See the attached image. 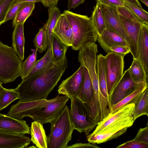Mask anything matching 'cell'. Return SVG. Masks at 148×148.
Here are the masks:
<instances>
[{"label":"cell","instance_id":"obj_49","mask_svg":"<svg viewBox=\"0 0 148 148\" xmlns=\"http://www.w3.org/2000/svg\"><path fill=\"white\" fill-rule=\"evenodd\" d=\"M2 84L0 82V94L1 92V90L3 88V87L2 86Z\"/></svg>","mask_w":148,"mask_h":148},{"label":"cell","instance_id":"obj_31","mask_svg":"<svg viewBox=\"0 0 148 148\" xmlns=\"http://www.w3.org/2000/svg\"><path fill=\"white\" fill-rule=\"evenodd\" d=\"M51 46L55 61H60L66 56V53L69 47L53 33L51 40Z\"/></svg>","mask_w":148,"mask_h":148},{"label":"cell","instance_id":"obj_51","mask_svg":"<svg viewBox=\"0 0 148 148\" xmlns=\"http://www.w3.org/2000/svg\"><path fill=\"white\" fill-rule=\"evenodd\" d=\"M29 148H37L36 147L34 146H32V147H28Z\"/></svg>","mask_w":148,"mask_h":148},{"label":"cell","instance_id":"obj_8","mask_svg":"<svg viewBox=\"0 0 148 148\" xmlns=\"http://www.w3.org/2000/svg\"><path fill=\"white\" fill-rule=\"evenodd\" d=\"M143 82H134L130 77L128 69L123 73L122 77L109 96L111 106L116 104L132 92Z\"/></svg>","mask_w":148,"mask_h":148},{"label":"cell","instance_id":"obj_46","mask_svg":"<svg viewBox=\"0 0 148 148\" xmlns=\"http://www.w3.org/2000/svg\"><path fill=\"white\" fill-rule=\"evenodd\" d=\"M126 1L136 5L139 7L142 8L141 4L137 0H124Z\"/></svg>","mask_w":148,"mask_h":148},{"label":"cell","instance_id":"obj_20","mask_svg":"<svg viewBox=\"0 0 148 148\" xmlns=\"http://www.w3.org/2000/svg\"><path fill=\"white\" fill-rule=\"evenodd\" d=\"M24 24L16 25L12 34V47L18 57L22 61L24 57L25 37Z\"/></svg>","mask_w":148,"mask_h":148},{"label":"cell","instance_id":"obj_7","mask_svg":"<svg viewBox=\"0 0 148 148\" xmlns=\"http://www.w3.org/2000/svg\"><path fill=\"white\" fill-rule=\"evenodd\" d=\"M67 96L58 95L55 98L49 99L45 106L38 110L29 117L34 121L43 125L50 123L55 119L62 110L69 99Z\"/></svg>","mask_w":148,"mask_h":148},{"label":"cell","instance_id":"obj_17","mask_svg":"<svg viewBox=\"0 0 148 148\" xmlns=\"http://www.w3.org/2000/svg\"><path fill=\"white\" fill-rule=\"evenodd\" d=\"M137 59L148 76V25L142 23L137 45Z\"/></svg>","mask_w":148,"mask_h":148},{"label":"cell","instance_id":"obj_16","mask_svg":"<svg viewBox=\"0 0 148 148\" xmlns=\"http://www.w3.org/2000/svg\"><path fill=\"white\" fill-rule=\"evenodd\" d=\"M97 40L107 54L110 52V49L112 47H128L127 41L121 35L113 31L107 29L100 36H98Z\"/></svg>","mask_w":148,"mask_h":148},{"label":"cell","instance_id":"obj_36","mask_svg":"<svg viewBox=\"0 0 148 148\" xmlns=\"http://www.w3.org/2000/svg\"><path fill=\"white\" fill-rule=\"evenodd\" d=\"M117 9L119 14L125 18L141 23H145L143 21L136 16L125 5L123 6L117 7Z\"/></svg>","mask_w":148,"mask_h":148},{"label":"cell","instance_id":"obj_6","mask_svg":"<svg viewBox=\"0 0 148 148\" xmlns=\"http://www.w3.org/2000/svg\"><path fill=\"white\" fill-rule=\"evenodd\" d=\"M71 100L69 114L74 129L81 133L84 132L88 136L96 127L97 124L90 120L80 100L76 97Z\"/></svg>","mask_w":148,"mask_h":148},{"label":"cell","instance_id":"obj_35","mask_svg":"<svg viewBox=\"0 0 148 148\" xmlns=\"http://www.w3.org/2000/svg\"><path fill=\"white\" fill-rule=\"evenodd\" d=\"M124 3L136 16L143 21L145 23L148 25V13L147 12L142 8L124 0Z\"/></svg>","mask_w":148,"mask_h":148},{"label":"cell","instance_id":"obj_32","mask_svg":"<svg viewBox=\"0 0 148 148\" xmlns=\"http://www.w3.org/2000/svg\"><path fill=\"white\" fill-rule=\"evenodd\" d=\"M33 43L39 53H42L46 50L49 45V39L46 23L36 35Z\"/></svg>","mask_w":148,"mask_h":148},{"label":"cell","instance_id":"obj_15","mask_svg":"<svg viewBox=\"0 0 148 148\" xmlns=\"http://www.w3.org/2000/svg\"><path fill=\"white\" fill-rule=\"evenodd\" d=\"M128 39V45L133 58L137 59V45L142 23L127 19L119 15Z\"/></svg>","mask_w":148,"mask_h":148},{"label":"cell","instance_id":"obj_21","mask_svg":"<svg viewBox=\"0 0 148 148\" xmlns=\"http://www.w3.org/2000/svg\"><path fill=\"white\" fill-rule=\"evenodd\" d=\"M31 141L38 148H47V137L42 124L34 121L30 128Z\"/></svg>","mask_w":148,"mask_h":148},{"label":"cell","instance_id":"obj_5","mask_svg":"<svg viewBox=\"0 0 148 148\" xmlns=\"http://www.w3.org/2000/svg\"><path fill=\"white\" fill-rule=\"evenodd\" d=\"M125 55L111 52L105 56L106 61L107 90L109 96L122 77Z\"/></svg>","mask_w":148,"mask_h":148},{"label":"cell","instance_id":"obj_38","mask_svg":"<svg viewBox=\"0 0 148 148\" xmlns=\"http://www.w3.org/2000/svg\"><path fill=\"white\" fill-rule=\"evenodd\" d=\"M134 140L148 144V127L147 123V126L143 128H140L138 131Z\"/></svg>","mask_w":148,"mask_h":148},{"label":"cell","instance_id":"obj_3","mask_svg":"<svg viewBox=\"0 0 148 148\" xmlns=\"http://www.w3.org/2000/svg\"><path fill=\"white\" fill-rule=\"evenodd\" d=\"M50 123V131L47 136V148H67L74 130L68 107L66 105L58 116Z\"/></svg>","mask_w":148,"mask_h":148},{"label":"cell","instance_id":"obj_33","mask_svg":"<svg viewBox=\"0 0 148 148\" xmlns=\"http://www.w3.org/2000/svg\"><path fill=\"white\" fill-rule=\"evenodd\" d=\"M19 99L18 94L15 89H6L3 87L0 94V111Z\"/></svg>","mask_w":148,"mask_h":148},{"label":"cell","instance_id":"obj_11","mask_svg":"<svg viewBox=\"0 0 148 148\" xmlns=\"http://www.w3.org/2000/svg\"><path fill=\"white\" fill-rule=\"evenodd\" d=\"M132 126L130 123H124L104 129L96 134L91 133L87 136L89 143L100 144L116 138L125 134L127 129Z\"/></svg>","mask_w":148,"mask_h":148},{"label":"cell","instance_id":"obj_42","mask_svg":"<svg viewBox=\"0 0 148 148\" xmlns=\"http://www.w3.org/2000/svg\"><path fill=\"white\" fill-rule=\"evenodd\" d=\"M110 49V52H114L125 56L130 53V51L128 47L115 46L111 47Z\"/></svg>","mask_w":148,"mask_h":148},{"label":"cell","instance_id":"obj_19","mask_svg":"<svg viewBox=\"0 0 148 148\" xmlns=\"http://www.w3.org/2000/svg\"><path fill=\"white\" fill-rule=\"evenodd\" d=\"M29 137L25 135L8 133L0 131V148H23L30 143Z\"/></svg>","mask_w":148,"mask_h":148},{"label":"cell","instance_id":"obj_48","mask_svg":"<svg viewBox=\"0 0 148 148\" xmlns=\"http://www.w3.org/2000/svg\"><path fill=\"white\" fill-rule=\"evenodd\" d=\"M144 4L147 7H148V0H137Z\"/></svg>","mask_w":148,"mask_h":148},{"label":"cell","instance_id":"obj_44","mask_svg":"<svg viewBox=\"0 0 148 148\" xmlns=\"http://www.w3.org/2000/svg\"><path fill=\"white\" fill-rule=\"evenodd\" d=\"M85 0H69L67 8L68 10L70 11L72 9H73L79 5L83 3Z\"/></svg>","mask_w":148,"mask_h":148},{"label":"cell","instance_id":"obj_26","mask_svg":"<svg viewBox=\"0 0 148 148\" xmlns=\"http://www.w3.org/2000/svg\"><path fill=\"white\" fill-rule=\"evenodd\" d=\"M92 24L98 36H100L106 29L104 16L102 13L101 4L97 2L90 17Z\"/></svg>","mask_w":148,"mask_h":148},{"label":"cell","instance_id":"obj_25","mask_svg":"<svg viewBox=\"0 0 148 148\" xmlns=\"http://www.w3.org/2000/svg\"><path fill=\"white\" fill-rule=\"evenodd\" d=\"M55 62L51 46L47 49L44 56L39 60H37L35 66L28 75L22 79L29 78L41 72L49 67Z\"/></svg>","mask_w":148,"mask_h":148},{"label":"cell","instance_id":"obj_22","mask_svg":"<svg viewBox=\"0 0 148 148\" xmlns=\"http://www.w3.org/2000/svg\"><path fill=\"white\" fill-rule=\"evenodd\" d=\"M96 67L99 88L103 95L109 100L107 86L106 59L102 54H100L97 56Z\"/></svg>","mask_w":148,"mask_h":148},{"label":"cell","instance_id":"obj_43","mask_svg":"<svg viewBox=\"0 0 148 148\" xmlns=\"http://www.w3.org/2000/svg\"><path fill=\"white\" fill-rule=\"evenodd\" d=\"M99 148L96 144L78 143L68 146L67 148Z\"/></svg>","mask_w":148,"mask_h":148},{"label":"cell","instance_id":"obj_39","mask_svg":"<svg viewBox=\"0 0 148 148\" xmlns=\"http://www.w3.org/2000/svg\"><path fill=\"white\" fill-rule=\"evenodd\" d=\"M22 3L18 0H16L7 13L5 22L9 20L13 21L14 20L20 6Z\"/></svg>","mask_w":148,"mask_h":148},{"label":"cell","instance_id":"obj_52","mask_svg":"<svg viewBox=\"0 0 148 148\" xmlns=\"http://www.w3.org/2000/svg\"></svg>","mask_w":148,"mask_h":148},{"label":"cell","instance_id":"obj_45","mask_svg":"<svg viewBox=\"0 0 148 148\" xmlns=\"http://www.w3.org/2000/svg\"><path fill=\"white\" fill-rule=\"evenodd\" d=\"M59 0H41V2L43 5L47 7L57 6Z\"/></svg>","mask_w":148,"mask_h":148},{"label":"cell","instance_id":"obj_41","mask_svg":"<svg viewBox=\"0 0 148 148\" xmlns=\"http://www.w3.org/2000/svg\"><path fill=\"white\" fill-rule=\"evenodd\" d=\"M101 4L107 6L122 7L124 6V0H96Z\"/></svg>","mask_w":148,"mask_h":148},{"label":"cell","instance_id":"obj_14","mask_svg":"<svg viewBox=\"0 0 148 148\" xmlns=\"http://www.w3.org/2000/svg\"><path fill=\"white\" fill-rule=\"evenodd\" d=\"M0 131L11 134L25 135L30 133V128L25 121L0 113Z\"/></svg>","mask_w":148,"mask_h":148},{"label":"cell","instance_id":"obj_1","mask_svg":"<svg viewBox=\"0 0 148 148\" xmlns=\"http://www.w3.org/2000/svg\"><path fill=\"white\" fill-rule=\"evenodd\" d=\"M67 62L65 56L41 72L29 78L22 79L15 88L19 100L28 101L47 99L68 68Z\"/></svg>","mask_w":148,"mask_h":148},{"label":"cell","instance_id":"obj_29","mask_svg":"<svg viewBox=\"0 0 148 148\" xmlns=\"http://www.w3.org/2000/svg\"><path fill=\"white\" fill-rule=\"evenodd\" d=\"M35 3L25 2L23 3L20 6L16 16L12 22V27L17 25L23 23L31 14L34 9Z\"/></svg>","mask_w":148,"mask_h":148},{"label":"cell","instance_id":"obj_4","mask_svg":"<svg viewBox=\"0 0 148 148\" xmlns=\"http://www.w3.org/2000/svg\"><path fill=\"white\" fill-rule=\"evenodd\" d=\"M23 61L12 47L0 41V82H13L20 76Z\"/></svg>","mask_w":148,"mask_h":148},{"label":"cell","instance_id":"obj_30","mask_svg":"<svg viewBox=\"0 0 148 148\" xmlns=\"http://www.w3.org/2000/svg\"><path fill=\"white\" fill-rule=\"evenodd\" d=\"M48 18L46 23V29L49 39V48L51 46L53 30L56 23L57 20L62 14L57 6L49 7L48 9Z\"/></svg>","mask_w":148,"mask_h":148},{"label":"cell","instance_id":"obj_23","mask_svg":"<svg viewBox=\"0 0 148 148\" xmlns=\"http://www.w3.org/2000/svg\"><path fill=\"white\" fill-rule=\"evenodd\" d=\"M83 82L76 98L83 103L89 102L93 93L92 83L86 69L83 67Z\"/></svg>","mask_w":148,"mask_h":148},{"label":"cell","instance_id":"obj_18","mask_svg":"<svg viewBox=\"0 0 148 148\" xmlns=\"http://www.w3.org/2000/svg\"><path fill=\"white\" fill-rule=\"evenodd\" d=\"M53 33L68 47H71L73 36L71 25L63 13L58 18L53 30Z\"/></svg>","mask_w":148,"mask_h":148},{"label":"cell","instance_id":"obj_12","mask_svg":"<svg viewBox=\"0 0 148 148\" xmlns=\"http://www.w3.org/2000/svg\"><path fill=\"white\" fill-rule=\"evenodd\" d=\"M101 5L106 29L113 31L119 34L127 43V35L118 12L117 7L102 4Z\"/></svg>","mask_w":148,"mask_h":148},{"label":"cell","instance_id":"obj_34","mask_svg":"<svg viewBox=\"0 0 148 148\" xmlns=\"http://www.w3.org/2000/svg\"><path fill=\"white\" fill-rule=\"evenodd\" d=\"M32 53L30 55L24 62H23L20 76L22 79L25 78L28 75L37 62V49H32Z\"/></svg>","mask_w":148,"mask_h":148},{"label":"cell","instance_id":"obj_37","mask_svg":"<svg viewBox=\"0 0 148 148\" xmlns=\"http://www.w3.org/2000/svg\"><path fill=\"white\" fill-rule=\"evenodd\" d=\"M16 0H6L0 5V26L5 22L7 13Z\"/></svg>","mask_w":148,"mask_h":148},{"label":"cell","instance_id":"obj_9","mask_svg":"<svg viewBox=\"0 0 148 148\" xmlns=\"http://www.w3.org/2000/svg\"><path fill=\"white\" fill-rule=\"evenodd\" d=\"M49 99L41 100L28 101L19 100L10 108L6 115L21 120L25 117H29L38 110L44 107Z\"/></svg>","mask_w":148,"mask_h":148},{"label":"cell","instance_id":"obj_13","mask_svg":"<svg viewBox=\"0 0 148 148\" xmlns=\"http://www.w3.org/2000/svg\"><path fill=\"white\" fill-rule=\"evenodd\" d=\"M134 105V103L128 105L113 113L109 114L105 119L98 124L92 133H97L122 121L133 119Z\"/></svg>","mask_w":148,"mask_h":148},{"label":"cell","instance_id":"obj_50","mask_svg":"<svg viewBox=\"0 0 148 148\" xmlns=\"http://www.w3.org/2000/svg\"><path fill=\"white\" fill-rule=\"evenodd\" d=\"M6 0H0V5H1Z\"/></svg>","mask_w":148,"mask_h":148},{"label":"cell","instance_id":"obj_10","mask_svg":"<svg viewBox=\"0 0 148 148\" xmlns=\"http://www.w3.org/2000/svg\"><path fill=\"white\" fill-rule=\"evenodd\" d=\"M83 78V67L80 65L71 75L62 81L58 87L59 94L65 95L71 100L77 97Z\"/></svg>","mask_w":148,"mask_h":148},{"label":"cell","instance_id":"obj_24","mask_svg":"<svg viewBox=\"0 0 148 148\" xmlns=\"http://www.w3.org/2000/svg\"><path fill=\"white\" fill-rule=\"evenodd\" d=\"M147 87V83L143 82L142 83L132 92L116 104L112 106L110 113H113L128 105L132 103L135 104Z\"/></svg>","mask_w":148,"mask_h":148},{"label":"cell","instance_id":"obj_2","mask_svg":"<svg viewBox=\"0 0 148 148\" xmlns=\"http://www.w3.org/2000/svg\"><path fill=\"white\" fill-rule=\"evenodd\" d=\"M66 17L71 27L73 36L71 48L79 50L89 42H95L98 36L90 17L73 13L68 10L63 13Z\"/></svg>","mask_w":148,"mask_h":148},{"label":"cell","instance_id":"obj_28","mask_svg":"<svg viewBox=\"0 0 148 148\" xmlns=\"http://www.w3.org/2000/svg\"><path fill=\"white\" fill-rule=\"evenodd\" d=\"M128 70L130 77L134 82L147 83L148 77L141 64L137 59H133Z\"/></svg>","mask_w":148,"mask_h":148},{"label":"cell","instance_id":"obj_40","mask_svg":"<svg viewBox=\"0 0 148 148\" xmlns=\"http://www.w3.org/2000/svg\"><path fill=\"white\" fill-rule=\"evenodd\" d=\"M116 148H148V144L133 140L119 145Z\"/></svg>","mask_w":148,"mask_h":148},{"label":"cell","instance_id":"obj_47","mask_svg":"<svg viewBox=\"0 0 148 148\" xmlns=\"http://www.w3.org/2000/svg\"><path fill=\"white\" fill-rule=\"evenodd\" d=\"M20 2L23 3L25 2H33L34 3L41 2V0H18Z\"/></svg>","mask_w":148,"mask_h":148},{"label":"cell","instance_id":"obj_27","mask_svg":"<svg viewBox=\"0 0 148 148\" xmlns=\"http://www.w3.org/2000/svg\"><path fill=\"white\" fill-rule=\"evenodd\" d=\"M133 118L134 121L138 118L145 115L148 116V88L147 87L134 104Z\"/></svg>","mask_w":148,"mask_h":148}]
</instances>
